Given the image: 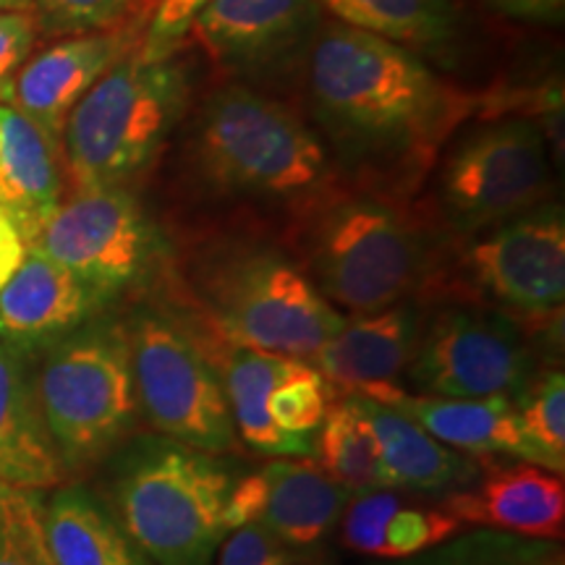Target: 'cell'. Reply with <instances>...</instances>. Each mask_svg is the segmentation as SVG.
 Returning <instances> with one entry per match:
<instances>
[{
  "label": "cell",
  "mask_w": 565,
  "mask_h": 565,
  "mask_svg": "<svg viewBox=\"0 0 565 565\" xmlns=\"http://www.w3.org/2000/svg\"><path fill=\"white\" fill-rule=\"evenodd\" d=\"M204 6H207V0H154L150 24H147V30L137 45L139 58H173L181 42L192 32V21Z\"/></svg>",
  "instance_id": "obj_33"
},
{
  "label": "cell",
  "mask_w": 565,
  "mask_h": 565,
  "mask_svg": "<svg viewBox=\"0 0 565 565\" xmlns=\"http://www.w3.org/2000/svg\"><path fill=\"white\" fill-rule=\"evenodd\" d=\"M196 280L207 330L249 349L312 362L345 322L307 273L273 249L212 254Z\"/></svg>",
  "instance_id": "obj_6"
},
{
  "label": "cell",
  "mask_w": 565,
  "mask_h": 565,
  "mask_svg": "<svg viewBox=\"0 0 565 565\" xmlns=\"http://www.w3.org/2000/svg\"><path fill=\"white\" fill-rule=\"evenodd\" d=\"M189 100L173 58L141 61L137 47L92 84L61 134L63 175L74 192L124 186L160 152Z\"/></svg>",
  "instance_id": "obj_2"
},
{
  "label": "cell",
  "mask_w": 565,
  "mask_h": 565,
  "mask_svg": "<svg viewBox=\"0 0 565 565\" xmlns=\"http://www.w3.org/2000/svg\"><path fill=\"white\" fill-rule=\"evenodd\" d=\"M309 92L328 131L366 162L427 158L463 110L414 51L343 24L317 38Z\"/></svg>",
  "instance_id": "obj_1"
},
{
  "label": "cell",
  "mask_w": 565,
  "mask_h": 565,
  "mask_svg": "<svg viewBox=\"0 0 565 565\" xmlns=\"http://www.w3.org/2000/svg\"><path fill=\"white\" fill-rule=\"evenodd\" d=\"M391 408L408 416L419 424L424 433H429L435 440L458 450V454L475 458L515 456L521 461L545 469V461L521 427L519 406L505 395L435 398V395L404 391L393 401Z\"/></svg>",
  "instance_id": "obj_21"
},
{
  "label": "cell",
  "mask_w": 565,
  "mask_h": 565,
  "mask_svg": "<svg viewBox=\"0 0 565 565\" xmlns=\"http://www.w3.org/2000/svg\"><path fill=\"white\" fill-rule=\"evenodd\" d=\"M267 484L263 526L282 545L303 547L330 534L351 492L307 458H280L263 469Z\"/></svg>",
  "instance_id": "obj_24"
},
{
  "label": "cell",
  "mask_w": 565,
  "mask_h": 565,
  "mask_svg": "<svg viewBox=\"0 0 565 565\" xmlns=\"http://www.w3.org/2000/svg\"><path fill=\"white\" fill-rule=\"evenodd\" d=\"M288 561L286 547L263 524L233 529L225 540L217 565H282Z\"/></svg>",
  "instance_id": "obj_35"
},
{
  "label": "cell",
  "mask_w": 565,
  "mask_h": 565,
  "mask_svg": "<svg viewBox=\"0 0 565 565\" xmlns=\"http://www.w3.org/2000/svg\"><path fill=\"white\" fill-rule=\"evenodd\" d=\"M461 526L443 505H416L393 490H372L345 505L343 545L383 561H412L454 540Z\"/></svg>",
  "instance_id": "obj_23"
},
{
  "label": "cell",
  "mask_w": 565,
  "mask_h": 565,
  "mask_svg": "<svg viewBox=\"0 0 565 565\" xmlns=\"http://www.w3.org/2000/svg\"><path fill=\"white\" fill-rule=\"evenodd\" d=\"M521 427L542 456L547 471H565V377L561 370L536 372L524 393L515 398Z\"/></svg>",
  "instance_id": "obj_28"
},
{
  "label": "cell",
  "mask_w": 565,
  "mask_h": 565,
  "mask_svg": "<svg viewBox=\"0 0 565 565\" xmlns=\"http://www.w3.org/2000/svg\"><path fill=\"white\" fill-rule=\"evenodd\" d=\"M463 273L487 299L519 317H555L565 299V221L557 204H536L479 231Z\"/></svg>",
  "instance_id": "obj_12"
},
{
  "label": "cell",
  "mask_w": 565,
  "mask_h": 565,
  "mask_svg": "<svg viewBox=\"0 0 565 565\" xmlns=\"http://www.w3.org/2000/svg\"><path fill=\"white\" fill-rule=\"evenodd\" d=\"M139 42L124 26L71 34L34 55L13 76L6 105L61 141L68 113L110 66L129 55Z\"/></svg>",
  "instance_id": "obj_14"
},
{
  "label": "cell",
  "mask_w": 565,
  "mask_h": 565,
  "mask_svg": "<svg viewBox=\"0 0 565 565\" xmlns=\"http://www.w3.org/2000/svg\"><path fill=\"white\" fill-rule=\"evenodd\" d=\"M422 335V315L412 301L370 315L345 317L343 328L317 351L315 370L335 395H362L391 406Z\"/></svg>",
  "instance_id": "obj_13"
},
{
  "label": "cell",
  "mask_w": 565,
  "mask_h": 565,
  "mask_svg": "<svg viewBox=\"0 0 565 565\" xmlns=\"http://www.w3.org/2000/svg\"><path fill=\"white\" fill-rule=\"evenodd\" d=\"M479 477L466 490L448 492L443 508L461 524L492 532L561 542L565 529L563 477L542 466L479 458Z\"/></svg>",
  "instance_id": "obj_16"
},
{
  "label": "cell",
  "mask_w": 565,
  "mask_h": 565,
  "mask_svg": "<svg viewBox=\"0 0 565 565\" xmlns=\"http://www.w3.org/2000/svg\"><path fill=\"white\" fill-rule=\"evenodd\" d=\"M26 249L66 267L103 303L158 263V231L126 186L74 192L61 200Z\"/></svg>",
  "instance_id": "obj_10"
},
{
  "label": "cell",
  "mask_w": 565,
  "mask_h": 565,
  "mask_svg": "<svg viewBox=\"0 0 565 565\" xmlns=\"http://www.w3.org/2000/svg\"><path fill=\"white\" fill-rule=\"evenodd\" d=\"M61 141L0 103V210L26 246L61 204Z\"/></svg>",
  "instance_id": "obj_20"
},
{
  "label": "cell",
  "mask_w": 565,
  "mask_h": 565,
  "mask_svg": "<svg viewBox=\"0 0 565 565\" xmlns=\"http://www.w3.org/2000/svg\"><path fill=\"white\" fill-rule=\"evenodd\" d=\"M0 565H55L38 492L0 487Z\"/></svg>",
  "instance_id": "obj_30"
},
{
  "label": "cell",
  "mask_w": 565,
  "mask_h": 565,
  "mask_svg": "<svg viewBox=\"0 0 565 565\" xmlns=\"http://www.w3.org/2000/svg\"><path fill=\"white\" fill-rule=\"evenodd\" d=\"M351 398L377 443L387 490L401 487V490L427 494H448L466 490L479 477V469H482L479 458L458 454L435 440L419 424L391 406L374 404L362 395H351Z\"/></svg>",
  "instance_id": "obj_22"
},
{
  "label": "cell",
  "mask_w": 565,
  "mask_h": 565,
  "mask_svg": "<svg viewBox=\"0 0 565 565\" xmlns=\"http://www.w3.org/2000/svg\"><path fill=\"white\" fill-rule=\"evenodd\" d=\"M550 166L540 126L505 118L471 131L445 160L440 192L450 221L479 233L540 204Z\"/></svg>",
  "instance_id": "obj_11"
},
{
  "label": "cell",
  "mask_w": 565,
  "mask_h": 565,
  "mask_svg": "<svg viewBox=\"0 0 565 565\" xmlns=\"http://www.w3.org/2000/svg\"><path fill=\"white\" fill-rule=\"evenodd\" d=\"M32 385L66 475L110 456L141 416L124 324L87 322L42 349Z\"/></svg>",
  "instance_id": "obj_4"
},
{
  "label": "cell",
  "mask_w": 565,
  "mask_h": 565,
  "mask_svg": "<svg viewBox=\"0 0 565 565\" xmlns=\"http://www.w3.org/2000/svg\"><path fill=\"white\" fill-rule=\"evenodd\" d=\"M301 270L338 312L370 315L408 301L429 278V244L377 196L324 202L301 228Z\"/></svg>",
  "instance_id": "obj_3"
},
{
  "label": "cell",
  "mask_w": 565,
  "mask_h": 565,
  "mask_svg": "<svg viewBox=\"0 0 565 565\" xmlns=\"http://www.w3.org/2000/svg\"><path fill=\"white\" fill-rule=\"evenodd\" d=\"M66 477L34 395L30 356L0 343V487L42 492Z\"/></svg>",
  "instance_id": "obj_19"
},
{
  "label": "cell",
  "mask_w": 565,
  "mask_h": 565,
  "mask_svg": "<svg viewBox=\"0 0 565 565\" xmlns=\"http://www.w3.org/2000/svg\"><path fill=\"white\" fill-rule=\"evenodd\" d=\"M194 338L204 356L217 370V377H221L225 398H228L231 406L233 427L249 448L257 450V454L280 458H303L315 454V445L307 435L286 433L267 412L270 395L286 383L312 374V364L301 362V359L280 356V353L231 343L212 333V330H204V335Z\"/></svg>",
  "instance_id": "obj_15"
},
{
  "label": "cell",
  "mask_w": 565,
  "mask_h": 565,
  "mask_svg": "<svg viewBox=\"0 0 565 565\" xmlns=\"http://www.w3.org/2000/svg\"><path fill=\"white\" fill-rule=\"evenodd\" d=\"M267 500V484L263 471L244 477L236 487H231L228 498L223 505V526L225 532H233L238 526L263 524Z\"/></svg>",
  "instance_id": "obj_36"
},
{
  "label": "cell",
  "mask_w": 565,
  "mask_h": 565,
  "mask_svg": "<svg viewBox=\"0 0 565 565\" xmlns=\"http://www.w3.org/2000/svg\"><path fill=\"white\" fill-rule=\"evenodd\" d=\"M317 0H207L192 32L217 63L263 68L299 51L320 30Z\"/></svg>",
  "instance_id": "obj_18"
},
{
  "label": "cell",
  "mask_w": 565,
  "mask_h": 565,
  "mask_svg": "<svg viewBox=\"0 0 565 565\" xmlns=\"http://www.w3.org/2000/svg\"><path fill=\"white\" fill-rule=\"evenodd\" d=\"M139 414L168 440L210 456L236 450L228 398L192 330L166 312L134 315L124 324Z\"/></svg>",
  "instance_id": "obj_8"
},
{
  "label": "cell",
  "mask_w": 565,
  "mask_h": 565,
  "mask_svg": "<svg viewBox=\"0 0 565 565\" xmlns=\"http://www.w3.org/2000/svg\"><path fill=\"white\" fill-rule=\"evenodd\" d=\"M26 254V244L9 215L0 210V286L11 278Z\"/></svg>",
  "instance_id": "obj_37"
},
{
  "label": "cell",
  "mask_w": 565,
  "mask_h": 565,
  "mask_svg": "<svg viewBox=\"0 0 565 565\" xmlns=\"http://www.w3.org/2000/svg\"><path fill=\"white\" fill-rule=\"evenodd\" d=\"M45 534L55 565H147L121 524L82 487L53 494Z\"/></svg>",
  "instance_id": "obj_25"
},
{
  "label": "cell",
  "mask_w": 565,
  "mask_h": 565,
  "mask_svg": "<svg viewBox=\"0 0 565 565\" xmlns=\"http://www.w3.org/2000/svg\"><path fill=\"white\" fill-rule=\"evenodd\" d=\"M312 445L324 475L343 490L351 494L387 490L377 443L351 395H341V401L330 404Z\"/></svg>",
  "instance_id": "obj_27"
},
{
  "label": "cell",
  "mask_w": 565,
  "mask_h": 565,
  "mask_svg": "<svg viewBox=\"0 0 565 565\" xmlns=\"http://www.w3.org/2000/svg\"><path fill=\"white\" fill-rule=\"evenodd\" d=\"M231 477L215 456L145 437L118 471L121 529L154 565H210L221 545Z\"/></svg>",
  "instance_id": "obj_5"
},
{
  "label": "cell",
  "mask_w": 565,
  "mask_h": 565,
  "mask_svg": "<svg viewBox=\"0 0 565 565\" xmlns=\"http://www.w3.org/2000/svg\"><path fill=\"white\" fill-rule=\"evenodd\" d=\"M330 395H335L333 387L324 383L322 374L315 370L307 377L278 387L267 401V412L286 433L309 435L320 427L324 414H328Z\"/></svg>",
  "instance_id": "obj_32"
},
{
  "label": "cell",
  "mask_w": 565,
  "mask_h": 565,
  "mask_svg": "<svg viewBox=\"0 0 565 565\" xmlns=\"http://www.w3.org/2000/svg\"><path fill=\"white\" fill-rule=\"evenodd\" d=\"M435 550L414 565H563V550L555 542L505 532H477Z\"/></svg>",
  "instance_id": "obj_29"
},
{
  "label": "cell",
  "mask_w": 565,
  "mask_h": 565,
  "mask_svg": "<svg viewBox=\"0 0 565 565\" xmlns=\"http://www.w3.org/2000/svg\"><path fill=\"white\" fill-rule=\"evenodd\" d=\"M494 9L508 17L532 19V21H557L563 13L565 0H490Z\"/></svg>",
  "instance_id": "obj_38"
},
{
  "label": "cell",
  "mask_w": 565,
  "mask_h": 565,
  "mask_svg": "<svg viewBox=\"0 0 565 565\" xmlns=\"http://www.w3.org/2000/svg\"><path fill=\"white\" fill-rule=\"evenodd\" d=\"M207 181L233 194L299 200L330 179L322 141L280 103L246 87H225L204 103L194 139Z\"/></svg>",
  "instance_id": "obj_7"
},
{
  "label": "cell",
  "mask_w": 565,
  "mask_h": 565,
  "mask_svg": "<svg viewBox=\"0 0 565 565\" xmlns=\"http://www.w3.org/2000/svg\"><path fill=\"white\" fill-rule=\"evenodd\" d=\"M38 32L32 11H0V103L6 100L13 76L30 61Z\"/></svg>",
  "instance_id": "obj_34"
},
{
  "label": "cell",
  "mask_w": 565,
  "mask_h": 565,
  "mask_svg": "<svg viewBox=\"0 0 565 565\" xmlns=\"http://www.w3.org/2000/svg\"><path fill=\"white\" fill-rule=\"evenodd\" d=\"M0 11H32V0H0Z\"/></svg>",
  "instance_id": "obj_39"
},
{
  "label": "cell",
  "mask_w": 565,
  "mask_h": 565,
  "mask_svg": "<svg viewBox=\"0 0 565 565\" xmlns=\"http://www.w3.org/2000/svg\"><path fill=\"white\" fill-rule=\"evenodd\" d=\"M536 377V359L515 317L484 307L454 303L422 320V335L406 380L435 398L515 401Z\"/></svg>",
  "instance_id": "obj_9"
},
{
  "label": "cell",
  "mask_w": 565,
  "mask_h": 565,
  "mask_svg": "<svg viewBox=\"0 0 565 565\" xmlns=\"http://www.w3.org/2000/svg\"><path fill=\"white\" fill-rule=\"evenodd\" d=\"M100 307L105 303L74 273L26 249L0 286V343L32 356L87 324Z\"/></svg>",
  "instance_id": "obj_17"
},
{
  "label": "cell",
  "mask_w": 565,
  "mask_h": 565,
  "mask_svg": "<svg viewBox=\"0 0 565 565\" xmlns=\"http://www.w3.org/2000/svg\"><path fill=\"white\" fill-rule=\"evenodd\" d=\"M134 3L137 0H32V13L42 32L71 38L118 26Z\"/></svg>",
  "instance_id": "obj_31"
},
{
  "label": "cell",
  "mask_w": 565,
  "mask_h": 565,
  "mask_svg": "<svg viewBox=\"0 0 565 565\" xmlns=\"http://www.w3.org/2000/svg\"><path fill=\"white\" fill-rule=\"evenodd\" d=\"M343 26L398 42L412 51H437L456 38L454 0H317Z\"/></svg>",
  "instance_id": "obj_26"
}]
</instances>
